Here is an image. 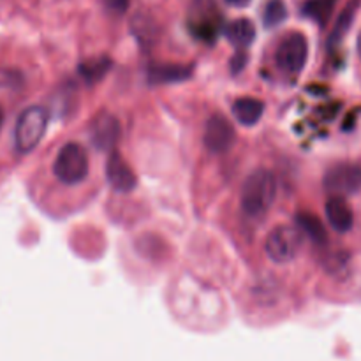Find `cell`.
I'll list each match as a JSON object with an SVG mask.
<instances>
[{"instance_id": "obj_14", "label": "cell", "mask_w": 361, "mask_h": 361, "mask_svg": "<svg viewBox=\"0 0 361 361\" xmlns=\"http://www.w3.org/2000/svg\"><path fill=\"white\" fill-rule=\"evenodd\" d=\"M190 76L189 66H178V63H161V66H152L148 71V80L154 85L162 83H176L183 81Z\"/></svg>"}, {"instance_id": "obj_21", "label": "cell", "mask_w": 361, "mask_h": 361, "mask_svg": "<svg viewBox=\"0 0 361 361\" xmlns=\"http://www.w3.org/2000/svg\"><path fill=\"white\" fill-rule=\"evenodd\" d=\"M109 7H113V9L116 11H126L127 7V0H108Z\"/></svg>"}, {"instance_id": "obj_7", "label": "cell", "mask_w": 361, "mask_h": 361, "mask_svg": "<svg viewBox=\"0 0 361 361\" xmlns=\"http://www.w3.org/2000/svg\"><path fill=\"white\" fill-rule=\"evenodd\" d=\"M236 130L233 123L222 115H212L204 123L203 143L214 155L226 154L235 145Z\"/></svg>"}, {"instance_id": "obj_6", "label": "cell", "mask_w": 361, "mask_h": 361, "mask_svg": "<svg viewBox=\"0 0 361 361\" xmlns=\"http://www.w3.org/2000/svg\"><path fill=\"white\" fill-rule=\"evenodd\" d=\"M323 185L331 196L345 197L361 190V166L341 162L331 166L323 178Z\"/></svg>"}, {"instance_id": "obj_8", "label": "cell", "mask_w": 361, "mask_h": 361, "mask_svg": "<svg viewBox=\"0 0 361 361\" xmlns=\"http://www.w3.org/2000/svg\"><path fill=\"white\" fill-rule=\"evenodd\" d=\"M120 134H122V127H120L118 118L108 111H101L99 115H95L88 127L90 143L99 152H113V148L118 143Z\"/></svg>"}, {"instance_id": "obj_17", "label": "cell", "mask_w": 361, "mask_h": 361, "mask_svg": "<svg viewBox=\"0 0 361 361\" xmlns=\"http://www.w3.org/2000/svg\"><path fill=\"white\" fill-rule=\"evenodd\" d=\"M296 224H298L300 231L305 233L314 243H326V228L319 221V217L309 214V212H302V214L296 215Z\"/></svg>"}, {"instance_id": "obj_15", "label": "cell", "mask_w": 361, "mask_h": 361, "mask_svg": "<svg viewBox=\"0 0 361 361\" xmlns=\"http://www.w3.org/2000/svg\"><path fill=\"white\" fill-rule=\"evenodd\" d=\"M109 69H111V60H109L108 56H95V59H88L78 66V73H80V76L83 78L88 85L101 81L102 78L108 74Z\"/></svg>"}, {"instance_id": "obj_22", "label": "cell", "mask_w": 361, "mask_h": 361, "mask_svg": "<svg viewBox=\"0 0 361 361\" xmlns=\"http://www.w3.org/2000/svg\"><path fill=\"white\" fill-rule=\"evenodd\" d=\"M226 2L233 7H247L252 0H226Z\"/></svg>"}, {"instance_id": "obj_2", "label": "cell", "mask_w": 361, "mask_h": 361, "mask_svg": "<svg viewBox=\"0 0 361 361\" xmlns=\"http://www.w3.org/2000/svg\"><path fill=\"white\" fill-rule=\"evenodd\" d=\"M49 113L42 106H28L20 113L14 126V148L18 154H30L44 137Z\"/></svg>"}, {"instance_id": "obj_10", "label": "cell", "mask_w": 361, "mask_h": 361, "mask_svg": "<svg viewBox=\"0 0 361 361\" xmlns=\"http://www.w3.org/2000/svg\"><path fill=\"white\" fill-rule=\"evenodd\" d=\"M326 219L330 222L331 228L337 233H348L353 229V224H355V214H353L351 204L348 203L345 197L331 196L330 200L326 201Z\"/></svg>"}, {"instance_id": "obj_20", "label": "cell", "mask_w": 361, "mask_h": 361, "mask_svg": "<svg viewBox=\"0 0 361 361\" xmlns=\"http://www.w3.org/2000/svg\"><path fill=\"white\" fill-rule=\"evenodd\" d=\"M247 63V55L245 53H238V55L233 59V69L235 71H242Z\"/></svg>"}, {"instance_id": "obj_24", "label": "cell", "mask_w": 361, "mask_h": 361, "mask_svg": "<svg viewBox=\"0 0 361 361\" xmlns=\"http://www.w3.org/2000/svg\"><path fill=\"white\" fill-rule=\"evenodd\" d=\"M356 48H358V55H360V59H361V32H360V35H358V42H356Z\"/></svg>"}, {"instance_id": "obj_4", "label": "cell", "mask_w": 361, "mask_h": 361, "mask_svg": "<svg viewBox=\"0 0 361 361\" xmlns=\"http://www.w3.org/2000/svg\"><path fill=\"white\" fill-rule=\"evenodd\" d=\"M302 247V233L295 226H279L264 242V252L274 263L286 264L291 263L300 252Z\"/></svg>"}, {"instance_id": "obj_1", "label": "cell", "mask_w": 361, "mask_h": 361, "mask_svg": "<svg viewBox=\"0 0 361 361\" xmlns=\"http://www.w3.org/2000/svg\"><path fill=\"white\" fill-rule=\"evenodd\" d=\"M279 194L277 178L268 169H257L250 173L242 187V208L250 217H263Z\"/></svg>"}, {"instance_id": "obj_9", "label": "cell", "mask_w": 361, "mask_h": 361, "mask_svg": "<svg viewBox=\"0 0 361 361\" xmlns=\"http://www.w3.org/2000/svg\"><path fill=\"white\" fill-rule=\"evenodd\" d=\"M106 178L108 183L118 192H130L136 189L137 176L129 166V162L118 154V152H109V157L106 161Z\"/></svg>"}, {"instance_id": "obj_23", "label": "cell", "mask_w": 361, "mask_h": 361, "mask_svg": "<svg viewBox=\"0 0 361 361\" xmlns=\"http://www.w3.org/2000/svg\"><path fill=\"white\" fill-rule=\"evenodd\" d=\"M4 120H6V115H4V108H2V106H0V130H2Z\"/></svg>"}, {"instance_id": "obj_18", "label": "cell", "mask_w": 361, "mask_h": 361, "mask_svg": "<svg viewBox=\"0 0 361 361\" xmlns=\"http://www.w3.org/2000/svg\"><path fill=\"white\" fill-rule=\"evenodd\" d=\"M288 18V7L284 0H268L263 11V23L267 28L279 27Z\"/></svg>"}, {"instance_id": "obj_5", "label": "cell", "mask_w": 361, "mask_h": 361, "mask_svg": "<svg viewBox=\"0 0 361 361\" xmlns=\"http://www.w3.org/2000/svg\"><path fill=\"white\" fill-rule=\"evenodd\" d=\"M277 66L288 74L302 73L309 60V41L302 32H291L279 44L275 53Z\"/></svg>"}, {"instance_id": "obj_16", "label": "cell", "mask_w": 361, "mask_h": 361, "mask_svg": "<svg viewBox=\"0 0 361 361\" xmlns=\"http://www.w3.org/2000/svg\"><path fill=\"white\" fill-rule=\"evenodd\" d=\"M335 6H337V0H305L302 6V13L303 16L316 21L319 27H324L330 21Z\"/></svg>"}, {"instance_id": "obj_13", "label": "cell", "mask_w": 361, "mask_h": 361, "mask_svg": "<svg viewBox=\"0 0 361 361\" xmlns=\"http://www.w3.org/2000/svg\"><path fill=\"white\" fill-rule=\"evenodd\" d=\"M360 6H361V0H351V2L344 7V11L338 14L334 30H331L330 34V39H328V46H330V48H337V46L344 41L348 32L351 30L353 21H355Z\"/></svg>"}, {"instance_id": "obj_3", "label": "cell", "mask_w": 361, "mask_h": 361, "mask_svg": "<svg viewBox=\"0 0 361 361\" xmlns=\"http://www.w3.org/2000/svg\"><path fill=\"white\" fill-rule=\"evenodd\" d=\"M88 155L85 148L76 141L66 143L56 154L53 162V175L63 185H80L88 176Z\"/></svg>"}, {"instance_id": "obj_11", "label": "cell", "mask_w": 361, "mask_h": 361, "mask_svg": "<svg viewBox=\"0 0 361 361\" xmlns=\"http://www.w3.org/2000/svg\"><path fill=\"white\" fill-rule=\"evenodd\" d=\"M233 115H235L236 122L242 123V126L250 127L256 126L261 118H263L264 113V102L261 99L256 97H240L233 102Z\"/></svg>"}, {"instance_id": "obj_19", "label": "cell", "mask_w": 361, "mask_h": 361, "mask_svg": "<svg viewBox=\"0 0 361 361\" xmlns=\"http://www.w3.org/2000/svg\"><path fill=\"white\" fill-rule=\"evenodd\" d=\"M133 32L140 42H154L155 39V23L150 16H143V14H136L133 18Z\"/></svg>"}, {"instance_id": "obj_12", "label": "cell", "mask_w": 361, "mask_h": 361, "mask_svg": "<svg viewBox=\"0 0 361 361\" xmlns=\"http://www.w3.org/2000/svg\"><path fill=\"white\" fill-rule=\"evenodd\" d=\"M226 37L233 46L245 49L256 41V27L249 18H236L226 27Z\"/></svg>"}]
</instances>
